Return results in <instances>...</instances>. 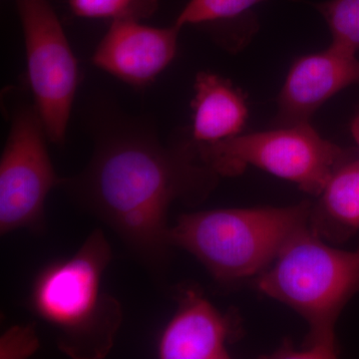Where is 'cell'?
Masks as SVG:
<instances>
[{"instance_id": "cell-1", "label": "cell", "mask_w": 359, "mask_h": 359, "mask_svg": "<svg viewBox=\"0 0 359 359\" xmlns=\"http://www.w3.org/2000/svg\"><path fill=\"white\" fill-rule=\"evenodd\" d=\"M216 176L195 147H165L146 127L120 123L98 131L88 166L65 178L61 187L109 226L157 276L171 247L170 205L175 200L204 197Z\"/></svg>"}, {"instance_id": "cell-2", "label": "cell", "mask_w": 359, "mask_h": 359, "mask_svg": "<svg viewBox=\"0 0 359 359\" xmlns=\"http://www.w3.org/2000/svg\"><path fill=\"white\" fill-rule=\"evenodd\" d=\"M257 283L263 294L287 304L308 323L309 332L302 351L282 355L337 356L335 323L359 292V250L330 247L308 224L287 241Z\"/></svg>"}, {"instance_id": "cell-3", "label": "cell", "mask_w": 359, "mask_h": 359, "mask_svg": "<svg viewBox=\"0 0 359 359\" xmlns=\"http://www.w3.org/2000/svg\"><path fill=\"white\" fill-rule=\"evenodd\" d=\"M111 259L109 243L97 229L74 256L49 264L33 283L30 306L56 330L59 349L71 358H104L114 344L123 313L102 290Z\"/></svg>"}, {"instance_id": "cell-4", "label": "cell", "mask_w": 359, "mask_h": 359, "mask_svg": "<svg viewBox=\"0 0 359 359\" xmlns=\"http://www.w3.org/2000/svg\"><path fill=\"white\" fill-rule=\"evenodd\" d=\"M311 207L302 203L184 214L169 229L168 240L199 259L218 282H238L271 266L287 241L309 224Z\"/></svg>"}, {"instance_id": "cell-5", "label": "cell", "mask_w": 359, "mask_h": 359, "mask_svg": "<svg viewBox=\"0 0 359 359\" xmlns=\"http://www.w3.org/2000/svg\"><path fill=\"white\" fill-rule=\"evenodd\" d=\"M194 147L201 162L219 176H238L254 166L316 197L348 156L323 138L309 122L240 134L216 143H195Z\"/></svg>"}, {"instance_id": "cell-6", "label": "cell", "mask_w": 359, "mask_h": 359, "mask_svg": "<svg viewBox=\"0 0 359 359\" xmlns=\"http://www.w3.org/2000/svg\"><path fill=\"white\" fill-rule=\"evenodd\" d=\"M47 135L35 106L14 108L0 160V233L42 230L47 195L65 178L54 171ZM48 139V138H47Z\"/></svg>"}, {"instance_id": "cell-7", "label": "cell", "mask_w": 359, "mask_h": 359, "mask_svg": "<svg viewBox=\"0 0 359 359\" xmlns=\"http://www.w3.org/2000/svg\"><path fill=\"white\" fill-rule=\"evenodd\" d=\"M28 79L48 140L62 144L78 84L77 61L49 0H15Z\"/></svg>"}, {"instance_id": "cell-8", "label": "cell", "mask_w": 359, "mask_h": 359, "mask_svg": "<svg viewBox=\"0 0 359 359\" xmlns=\"http://www.w3.org/2000/svg\"><path fill=\"white\" fill-rule=\"evenodd\" d=\"M181 27L156 28L140 21L113 20L92 62L134 86H145L173 61Z\"/></svg>"}, {"instance_id": "cell-9", "label": "cell", "mask_w": 359, "mask_h": 359, "mask_svg": "<svg viewBox=\"0 0 359 359\" xmlns=\"http://www.w3.org/2000/svg\"><path fill=\"white\" fill-rule=\"evenodd\" d=\"M359 84V60L354 54L330 47L297 58L278 98V126L308 123L325 101Z\"/></svg>"}, {"instance_id": "cell-10", "label": "cell", "mask_w": 359, "mask_h": 359, "mask_svg": "<svg viewBox=\"0 0 359 359\" xmlns=\"http://www.w3.org/2000/svg\"><path fill=\"white\" fill-rule=\"evenodd\" d=\"M178 308L157 344L162 359H226L236 323L195 287L177 290Z\"/></svg>"}, {"instance_id": "cell-11", "label": "cell", "mask_w": 359, "mask_h": 359, "mask_svg": "<svg viewBox=\"0 0 359 359\" xmlns=\"http://www.w3.org/2000/svg\"><path fill=\"white\" fill-rule=\"evenodd\" d=\"M193 108V140L211 144L240 135L249 110L244 93L229 80L210 72L196 77Z\"/></svg>"}, {"instance_id": "cell-12", "label": "cell", "mask_w": 359, "mask_h": 359, "mask_svg": "<svg viewBox=\"0 0 359 359\" xmlns=\"http://www.w3.org/2000/svg\"><path fill=\"white\" fill-rule=\"evenodd\" d=\"M318 197L309 212L311 231L334 243L355 235L359 231V158L347 156Z\"/></svg>"}, {"instance_id": "cell-13", "label": "cell", "mask_w": 359, "mask_h": 359, "mask_svg": "<svg viewBox=\"0 0 359 359\" xmlns=\"http://www.w3.org/2000/svg\"><path fill=\"white\" fill-rule=\"evenodd\" d=\"M316 7L332 32L330 47L355 55L359 50V0H328Z\"/></svg>"}, {"instance_id": "cell-14", "label": "cell", "mask_w": 359, "mask_h": 359, "mask_svg": "<svg viewBox=\"0 0 359 359\" xmlns=\"http://www.w3.org/2000/svg\"><path fill=\"white\" fill-rule=\"evenodd\" d=\"M159 0H68L71 11L79 18L140 21L150 18Z\"/></svg>"}, {"instance_id": "cell-15", "label": "cell", "mask_w": 359, "mask_h": 359, "mask_svg": "<svg viewBox=\"0 0 359 359\" xmlns=\"http://www.w3.org/2000/svg\"><path fill=\"white\" fill-rule=\"evenodd\" d=\"M264 1L266 0H190L174 25L182 28L187 25L231 20Z\"/></svg>"}, {"instance_id": "cell-16", "label": "cell", "mask_w": 359, "mask_h": 359, "mask_svg": "<svg viewBox=\"0 0 359 359\" xmlns=\"http://www.w3.org/2000/svg\"><path fill=\"white\" fill-rule=\"evenodd\" d=\"M6 339L13 340L16 344L1 349V358H25L34 353L39 346L37 337L30 327H18L9 330L6 334Z\"/></svg>"}, {"instance_id": "cell-17", "label": "cell", "mask_w": 359, "mask_h": 359, "mask_svg": "<svg viewBox=\"0 0 359 359\" xmlns=\"http://www.w3.org/2000/svg\"><path fill=\"white\" fill-rule=\"evenodd\" d=\"M351 129L354 141H355V143L358 144L359 149V110L358 114L354 116L353 122H351Z\"/></svg>"}]
</instances>
